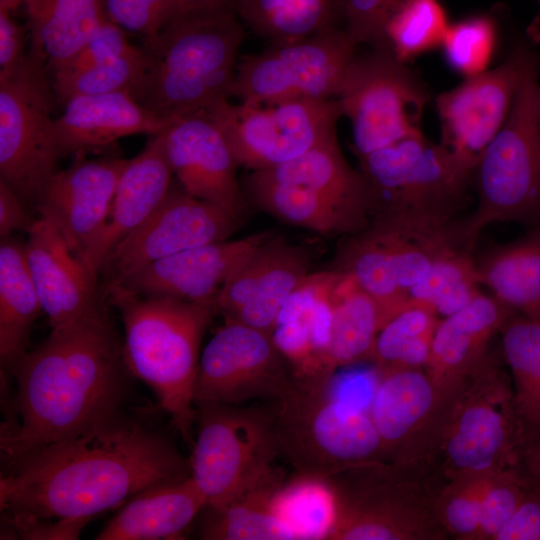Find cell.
<instances>
[{
	"label": "cell",
	"instance_id": "obj_1",
	"mask_svg": "<svg viewBox=\"0 0 540 540\" xmlns=\"http://www.w3.org/2000/svg\"><path fill=\"white\" fill-rule=\"evenodd\" d=\"M190 476V461L163 432L123 411L87 432L5 462L1 515L93 518L151 486Z\"/></svg>",
	"mask_w": 540,
	"mask_h": 540
},
{
	"label": "cell",
	"instance_id": "obj_2",
	"mask_svg": "<svg viewBox=\"0 0 540 540\" xmlns=\"http://www.w3.org/2000/svg\"><path fill=\"white\" fill-rule=\"evenodd\" d=\"M123 340L103 308L48 337L19 361L13 416L1 426L2 462L80 435L123 412Z\"/></svg>",
	"mask_w": 540,
	"mask_h": 540
},
{
	"label": "cell",
	"instance_id": "obj_3",
	"mask_svg": "<svg viewBox=\"0 0 540 540\" xmlns=\"http://www.w3.org/2000/svg\"><path fill=\"white\" fill-rule=\"evenodd\" d=\"M106 294L122 317L129 371L154 391L183 440L193 446L200 346L217 304L143 296L120 284L106 286Z\"/></svg>",
	"mask_w": 540,
	"mask_h": 540
},
{
	"label": "cell",
	"instance_id": "obj_4",
	"mask_svg": "<svg viewBox=\"0 0 540 540\" xmlns=\"http://www.w3.org/2000/svg\"><path fill=\"white\" fill-rule=\"evenodd\" d=\"M243 36L235 12L179 13L144 42L148 67L134 98L165 119L228 99Z\"/></svg>",
	"mask_w": 540,
	"mask_h": 540
},
{
	"label": "cell",
	"instance_id": "obj_5",
	"mask_svg": "<svg viewBox=\"0 0 540 540\" xmlns=\"http://www.w3.org/2000/svg\"><path fill=\"white\" fill-rule=\"evenodd\" d=\"M332 377L293 376L274 401L280 456L301 477L325 480L347 469L386 462L370 414L339 399Z\"/></svg>",
	"mask_w": 540,
	"mask_h": 540
},
{
	"label": "cell",
	"instance_id": "obj_6",
	"mask_svg": "<svg viewBox=\"0 0 540 540\" xmlns=\"http://www.w3.org/2000/svg\"><path fill=\"white\" fill-rule=\"evenodd\" d=\"M477 205L450 229L471 251L480 232L496 222L540 223V82L538 68L521 85L510 113L475 165Z\"/></svg>",
	"mask_w": 540,
	"mask_h": 540
},
{
	"label": "cell",
	"instance_id": "obj_7",
	"mask_svg": "<svg viewBox=\"0 0 540 540\" xmlns=\"http://www.w3.org/2000/svg\"><path fill=\"white\" fill-rule=\"evenodd\" d=\"M527 447L511 377L488 352L449 406L434 475L495 474L519 466Z\"/></svg>",
	"mask_w": 540,
	"mask_h": 540
},
{
	"label": "cell",
	"instance_id": "obj_8",
	"mask_svg": "<svg viewBox=\"0 0 540 540\" xmlns=\"http://www.w3.org/2000/svg\"><path fill=\"white\" fill-rule=\"evenodd\" d=\"M432 477L388 462L361 465L324 481L333 502L327 540H443Z\"/></svg>",
	"mask_w": 540,
	"mask_h": 540
},
{
	"label": "cell",
	"instance_id": "obj_9",
	"mask_svg": "<svg viewBox=\"0 0 540 540\" xmlns=\"http://www.w3.org/2000/svg\"><path fill=\"white\" fill-rule=\"evenodd\" d=\"M375 218L445 227L462 208L474 167L422 132L360 157Z\"/></svg>",
	"mask_w": 540,
	"mask_h": 540
},
{
	"label": "cell",
	"instance_id": "obj_10",
	"mask_svg": "<svg viewBox=\"0 0 540 540\" xmlns=\"http://www.w3.org/2000/svg\"><path fill=\"white\" fill-rule=\"evenodd\" d=\"M197 437L191 478L206 508H222L261 482L280 456L273 405L268 407L201 403L195 405Z\"/></svg>",
	"mask_w": 540,
	"mask_h": 540
},
{
	"label": "cell",
	"instance_id": "obj_11",
	"mask_svg": "<svg viewBox=\"0 0 540 540\" xmlns=\"http://www.w3.org/2000/svg\"><path fill=\"white\" fill-rule=\"evenodd\" d=\"M43 64L28 53L0 76V179L36 202L60 158L52 111L57 100Z\"/></svg>",
	"mask_w": 540,
	"mask_h": 540
},
{
	"label": "cell",
	"instance_id": "obj_12",
	"mask_svg": "<svg viewBox=\"0 0 540 540\" xmlns=\"http://www.w3.org/2000/svg\"><path fill=\"white\" fill-rule=\"evenodd\" d=\"M224 135L237 165L252 171L288 163L336 135L338 99L268 104L223 99L204 110Z\"/></svg>",
	"mask_w": 540,
	"mask_h": 540
},
{
	"label": "cell",
	"instance_id": "obj_13",
	"mask_svg": "<svg viewBox=\"0 0 540 540\" xmlns=\"http://www.w3.org/2000/svg\"><path fill=\"white\" fill-rule=\"evenodd\" d=\"M352 124L359 158L421 133L429 93L385 45L355 55L337 97Z\"/></svg>",
	"mask_w": 540,
	"mask_h": 540
},
{
	"label": "cell",
	"instance_id": "obj_14",
	"mask_svg": "<svg viewBox=\"0 0 540 540\" xmlns=\"http://www.w3.org/2000/svg\"><path fill=\"white\" fill-rule=\"evenodd\" d=\"M356 46L341 27L271 45L238 62L230 96L253 104L338 97Z\"/></svg>",
	"mask_w": 540,
	"mask_h": 540
},
{
	"label": "cell",
	"instance_id": "obj_15",
	"mask_svg": "<svg viewBox=\"0 0 540 540\" xmlns=\"http://www.w3.org/2000/svg\"><path fill=\"white\" fill-rule=\"evenodd\" d=\"M379 375L368 412L386 462L433 476L440 433L457 392H442L424 368L394 369Z\"/></svg>",
	"mask_w": 540,
	"mask_h": 540
},
{
	"label": "cell",
	"instance_id": "obj_16",
	"mask_svg": "<svg viewBox=\"0 0 540 540\" xmlns=\"http://www.w3.org/2000/svg\"><path fill=\"white\" fill-rule=\"evenodd\" d=\"M293 376L271 334L225 320L200 355L194 404L276 401Z\"/></svg>",
	"mask_w": 540,
	"mask_h": 540
},
{
	"label": "cell",
	"instance_id": "obj_17",
	"mask_svg": "<svg viewBox=\"0 0 540 540\" xmlns=\"http://www.w3.org/2000/svg\"><path fill=\"white\" fill-rule=\"evenodd\" d=\"M238 216L171 185L146 220L115 246L99 272L106 286L119 284L157 260L226 240L237 228Z\"/></svg>",
	"mask_w": 540,
	"mask_h": 540
},
{
	"label": "cell",
	"instance_id": "obj_18",
	"mask_svg": "<svg viewBox=\"0 0 540 540\" xmlns=\"http://www.w3.org/2000/svg\"><path fill=\"white\" fill-rule=\"evenodd\" d=\"M536 68L534 54L520 45L495 69L468 77L440 94L436 108L441 144L475 168L482 151L505 123L524 80Z\"/></svg>",
	"mask_w": 540,
	"mask_h": 540
},
{
	"label": "cell",
	"instance_id": "obj_19",
	"mask_svg": "<svg viewBox=\"0 0 540 540\" xmlns=\"http://www.w3.org/2000/svg\"><path fill=\"white\" fill-rule=\"evenodd\" d=\"M77 158L56 172L41 190L35 208L50 221L82 260L107 219L119 178L129 159ZM83 262V261H82Z\"/></svg>",
	"mask_w": 540,
	"mask_h": 540
},
{
	"label": "cell",
	"instance_id": "obj_20",
	"mask_svg": "<svg viewBox=\"0 0 540 540\" xmlns=\"http://www.w3.org/2000/svg\"><path fill=\"white\" fill-rule=\"evenodd\" d=\"M162 134L180 186L196 198L240 215L244 201L236 178L237 163L212 118L204 110L173 118Z\"/></svg>",
	"mask_w": 540,
	"mask_h": 540
},
{
	"label": "cell",
	"instance_id": "obj_21",
	"mask_svg": "<svg viewBox=\"0 0 540 540\" xmlns=\"http://www.w3.org/2000/svg\"><path fill=\"white\" fill-rule=\"evenodd\" d=\"M270 237L259 233L187 249L141 268L119 284L143 296L217 304L228 277Z\"/></svg>",
	"mask_w": 540,
	"mask_h": 540
},
{
	"label": "cell",
	"instance_id": "obj_22",
	"mask_svg": "<svg viewBox=\"0 0 540 540\" xmlns=\"http://www.w3.org/2000/svg\"><path fill=\"white\" fill-rule=\"evenodd\" d=\"M27 234L28 269L52 328L67 326L104 308L96 290L97 276L50 221L39 217Z\"/></svg>",
	"mask_w": 540,
	"mask_h": 540
},
{
	"label": "cell",
	"instance_id": "obj_23",
	"mask_svg": "<svg viewBox=\"0 0 540 540\" xmlns=\"http://www.w3.org/2000/svg\"><path fill=\"white\" fill-rule=\"evenodd\" d=\"M172 175L161 131L136 157L129 159L119 178L105 224L82 258L93 275L97 276L115 246L165 198Z\"/></svg>",
	"mask_w": 540,
	"mask_h": 540
},
{
	"label": "cell",
	"instance_id": "obj_24",
	"mask_svg": "<svg viewBox=\"0 0 540 540\" xmlns=\"http://www.w3.org/2000/svg\"><path fill=\"white\" fill-rule=\"evenodd\" d=\"M515 311L480 293L457 312L440 319L425 371L446 394L456 393L488 354V346Z\"/></svg>",
	"mask_w": 540,
	"mask_h": 540
},
{
	"label": "cell",
	"instance_id": "obj_25",
	"mask_svg": "<svg viewBox=\"0 0 540 540\" xmlns=\"http://www.w3.org/2000/svg\"><path fill=\"white\" fill-rule=\"evenodd\" d=\"M340 271L309 274L283 306L271 333L297 377H332L327 348L332 322V292Z\"/></svg>",
	"mask_w": 540,
	"mask_h": 540
},
{
	"label": "cell",
	"instance_id": "obj_26",
	"mask_svg": "<svg viewBox=\"0 0 540 540\" xmlns=\"http://www.w3.org/2000/svg\"><path fill=\"white\" fill-rule=\"evenodd\" d=\"M64 106L63 114L53 122L60 157L83 154L129 135H155L172 120L159 117L128 92L78 96Z\"/></svg>",
	"mask_w": 540,
	"mask_h": 540
},
{
	"label": "cell",
	"instance_id": "obj_27",
	"mask_svg": "<svg viewBox=\"0 0 540 540\" xmlns=\"http://www.w3.org/2000/svg\"><path fill=\"white\" fill-rule=\"evenodd\" d=\"M205 508V497L191 476L157 484L132 496L95 539H180Z\"/></svg>",
	"mask_w": 540,
	"mask_h": 540
},
{
	"label": "cell",
	"instance_id": "obj_28",
	"mask_svg": "<svg viewBox=\"0 0 540 540\" xmlns=\"http://www.w3.org/2000/svg\"><path fill=\"white\" fill-rule=\"evenodd\" d=\"M31 50L50 74L64 67L107 18L103 0H25Z\"/></svg>",
	"mask_w": 540,
	"mask_h": 540
},
{
	"label": "cell",
	"instance_id": "obj_29",
	"mask_svg": "<svg viewBox=\"0 0 540 540\" xmlns=\"http://www.w3.org/2000/svg\"><path fill=\"white\" fill-rule=\"evenodd\" d=\"M259 171L317 192L366 228L372 212L370 191L362 172L346 161L336 135L288 163Z\"/></svg>",
	"mask_w": 540,
	"mask_h": 540
},
{
	"label": "cell",
	"instance_id": "obj_30",
	"mask_svg": "<svg viewBox=\"0 0 540 540\" xmlns=\"http://www.w3.org/2000/svg\"><path fill=\"white\" fill-rule=\"evenodd\" d=\"M285 473L275 467L261 482L222 508H206L199 536L205 540H297L280 496Z\"/></svg>",
	"mask_w": 540,
	"mask_h": 540
},
{
	"label": "cell",
	"instance_id": "obj_31",
	"mask_svg": "<svg viewBox=\"0 0 540 540\" xmlns=\"http://www.w3.org/2000/svg\"><path fill=\"white\" fill-rule=\"evenodd\" d=\"M42 310L28 269L25 243L11 235L0 242L1 372L12 373L28 352L31 327Z\"/></svg>",
	"mask_w": 540,
	"mask_h": 540
},
{
	"label": "cell",
	"instance_id": "obj_32",
	"mask_svg": "<svg viewBox=\"0 0 540 540\" xmlns=\"http://www.w3.org/2000/svg\"><path fill=\"white\" fill-rule=\"evenodd\" d=\"M476 263L481 284L492 296L515 312L540 319V223Z\"/></svg>",
	"mask_w": 540,
	"mask_h": 540
},
{
	"label": "cell",
	"instance_id": "obj_33",
	"mask_svg": "<svg viewBox=\"0 0 540 540\" xmlns=\"http://www.w3.org/2000/svg\"><path fill=\"white\" fill-rule=\"evenodd\" d=\"M236 14L271 45L340 28L345 0H237Z\"/></svg>",
	"mask_w": 540,
	"mask_h": 540
},
{
	"label": "cell",
	"instance_id": "obj_34",
	"mask_svg": "<svg viewBox=\"0 0 540 540\" xmlns=\"http://www.w3.org/2000/svg\"><path fill=\"white\" fill-rule=\"evenodd\" d=\"M382 327L379 307L348 274L340 275L332 292V322L327 348L331 373L337 368L372 360Z\"/></svg>",
	"mask_w": 540,
	"mask_h": 540
},
{
	"label": "cell",
	"instance_id": "obj_35",
	"mask_svg": "<svg viewBox=\"0 0 540 540\" xmlns=\"http://www.w3.org/2000/svg\"><path fill=\"white\" fill-rule=\"evenodd\" d=\"M246 186L260 208L286 223L325 235L364 229L326 198L302 185L274 180L261 171H253Z\"/></svg>",
	"mask_w": 540,
	"mask_h": 540
},
{
	"label": "cell",
	"instance_id": "obj_36",
	"mask_svg": "<svg viewBox=\"0 0 540 540\" xmlns=\"http://www.w3.org/2000/svg\"><path fill=\"white\" fill-rule=\"evenodd\" d=\"M500 333L528 446L540 431V319L514 314Z\"/></svg>",
	"mask_w": 540,
	"mask_h": 540
},
{
	"label": "cell",
	"instance_id": "obj_37",
	"mask_svg": "<svg viewBox=\"0 0 540 540\" xmlns=\"http://www.w3.org/2000/svg\"><path fill=\"white\" fill-rule=\"evenodd\" d=\"M364 230L345 245L340 271L351 276L375 300L383 327L411 303L398 283L390 252L380 231L374 225Z\"/></svg>",
	"mask_w": 540,
	"mask_h": 540
},
{
	"label": "cell",
	"instance_id": "obj_38",
	"mask_svg": "<svg viewBox=\"0 0 540 540\" xmlns=\"http://www.w3.org/2000/svg\"><path fill=\"white\" fill-rule=\"evenodd\" d=\"M440 319L432 309L410 304L380 329L372 361L378 372L425 368Z\"/></svg>",
	"mask_w": 540,
	"mask_h": 540
},
{
	"label": "cell",
	"instance_id": "obj_39",
	"mask_svg": "<svg viewBox=\"0 0 540 540\" xmlns=\"http://www.w3.org/2000/svg\"><path fill=\"white\" fill-rule=\"evenodd\" d=\"M477 263L466 248H456L440 258L427 276L409 293L410 303L432 309L447 317L475 299L480 293Z\"/></svg>",
	"mask_w": 540,
	"mask_h": 540
},
{
	"label": "cell",
	"instance_id": "obj_40",
	"mask_svg": "<svg viewBox=\"0 0 540 540\" xmlns=\"http://www.w3.org/2000/svg\"><path fill=\"white\" fill-rule=\"evenodd\" d=\"M148 67L144 47L71 73H55L51 85L56 99L63 105L78 96L128 92L133 97Z\"/></svg>",
	"mask_w": 540,
	"mask_h": 540
},
{
	"label": "cell",
	"instance_id": "obj_41",
	"mask_svg": "<svg viewBox=\"0 0 540 540\" xmlns=\"http://www.w3.org/2000/svg\"><path fill=\"white\" fill-rule=\"evenodd\" d=\"M310 260L301 247L288 244L284 254L250 299L226 319L272 333L288 298L309 275Z\"/></svg>",
	"mask_w": 540,
	"mask_h": 540
},
{
	"label": "cell",
	"instance_id": "obj_42",
	"mask_svg": "<svg viewBox=\"0 0 540 540\" xmlns=\"http://www.w3.org/2000/svg\"><path fill=\"white\" fill-rule=\"evenodd\" d=\"M448 27L439 0H404L385 24L382 45L406 63L442 45Z\"/></svg>",
	"mask_w": 540,
	"mask_h": 540
},
{
	"label": "cell",
	"instance_id": "obj_43",
	"mask_svg": "<svg viewBox=\"0 0 540 540\" xmlns=\"http://www.w3.org/2000/svg\"><path fill=\"white\" fill-rule=\"evenodd\" d=\"M490 475H460L442 481L438 486L437 512L449 536L474 540L482 498Z\"/></svg>",
	"mask_w": 540,
	"mask_h": 540
},
{
	"label": "cell",
	"instance_id": "obj_44",
	"mask_svg": "<svg viewBox=\"0 0 540 540\" xmlns=\"http://www.w3.org/2000/svg\"><path fill=\"white\" fill-rule=\"evenodd\" d=\"M496 38L493 21L478 16L449 25L441 46L449 66L471 77L486 71Z\"/></svg>",
	"mask_w": 540,
	"mask_h": 540
},
{
	"label": "cell",
	"instance_id": "obj_45",
	"mask_svg": "<svg viewBox=\"0 0 540 540\" xmlns=\"http://www.w3.org/2000/svg\"><path fill=\"white\" fill-rule=\"evenodd\" d=\"M530 480L521 466L491 474L482 498L474 540H495L518 508Z\"/></svg>",
	"mask_w": 540,
	"mask_h": 540
},
{
	"label": "cell",
	"instance_id": "obj_46",
	"mask_svg": "<svg viewBox=\"0 0 540 540\" xmlns=\"http://www.w3.org/2000/svg\"><path fill=\"white\" fill-rule=\"evenodd\" d=\"M287 246L284 240L271 236L232 272L217 299L218 311L225 319L232 317L250 299Z\"/></svg>",
	"mask_w": 540,
	"mask_h": 540
},
{
	"label": "cell",
	"instance_id": "obj_47",
	"mask_svg": "<svg viewBox=\"0 0 540 540\" xmlns=\"http://www.w3.org/2000/svg\"><path fill=\"white\" fill-rule=\"evenodd\" d=\"M107 18L124 30L151 41L173 17L182 12L178 0H103Z\"/></svg>",
	"mask_w": 540,
	"mask_h": 540
},
{
	"label": "cell",
	"instance_id": "obj_48",
	"mask_svg": "<svg viewBox=\"0 0 540 540\" xmlns=\"http://www.w3.org/2000/svg\"><path fill=\"white\" fill-rule=\"evenodd\" d=\"M404 0H345V30L359 44L381 46L385 24Z\"/></svg>",
	"mask_w": 540,
	"mask_h": 540
},
{
	"label": "cell",
	"instance_id": "obj_49",
	"mask_svg": "<svg viewBox=\"0 0 540 540\" xmlns=\"http://www.w3.org/2000/svg\"><path fill=\"white\" fill-rule=\"evenodd\" d=\"M134 47L128 41L124 29L107 20L84 47L64 67L53 74L71 73L94 66L119 57Z\"/></svg>",
	"mask_w": 540,
	"mask_h": 540
},
{
	"label": "cell",
	"instance_id": "obj_50",
	"mask_svg": "<svg viewBox=\"0 0 540 540\" xmlns=\"http://www.w3.org/2000/svg\"><path fill=\"white\" fill-rule=\"evenodd\" d=\"M2 518V517H1ZM92 518L65 519H12L2 518L1 539H44L71 540L78 539L81 530Z\"/></svg>",
	"mask_w": 540,
	"mask_h": 540
},
{
	"label": "cell",
	"instance_id": "obj_51",
	"mask_svg": "<svg viewBox=\"0 0 540 540\" xmlns=\"http://www.w3.org/2000/svg\"><path fill=\"white\" fill-rule=\"evenodd\" d=\"M495 540H540V487L530 485L518 508Z\"/></svg>",
	"mask_w": 540,
	"mask_h": 540
},
{
	"label": "cell",
	"instance_id": "obj_52",
	"mask_svg": "<svg viewBox=\"0 0 540 540\" xmlns=\"http://www.w3.org/2000/svg\"><path fill=\"white\" fill-rule=\"evenodd\" d=\"M34 222L35 219L28 214L25 203L0 179V236H9L19 230L28 231Z\"/></svg>",
	"mask_w": 540,
	"mask_h": 540
},
{
	"label": "cell",
	"instance_id": "obj_53",
	"mask_svg": "<svg viewBox=\"0 0 540 540\" xmlns=\"http://www.w3.org/2000/svg\"><path fill=\"white\" fill-rule=\"evenodd\" d=\"M25 55L22 29L10 12L0 10V76L14 69Z\"/></svg>",
	"mask_w": 540,
	"mask_h": 540
},
{
	"label": "cell",
	"instance_id": "obj_54",
	"mask_svg": "<svg viewBox=\"0 0 540 540\" xmlns=\"http://www.w3.org/2000/svg\"><path fill=\"white\" fill-rule=\"evenodd\" d=\"M520 466L529 480L540 487V431L528 444Z\"/></svg>",
	"mask_w": 540,
	"mask_h": 540
},
{
	"label": "cell",
	"instance_id": "obj_55",
	"mask_svg": "<svg viewBox=\"0 0 540 540\" xmlns=\"http://www.w3.org/2000/svg\"><path fill=\"white\" fill-rule=\"evenodd\" d=\"M182 12L231 11L236 13L237 0H178Z\"/></svg>",
	"mask_w": 540,
	"mask_h": 540
},
{
	"label": "cell",
	"instance_id": "obj_56",
	"mask_svg": "<svg viewBox=\"0 0 540 540\" xmlns=\"http://www.w3.org/2000/svg\"><path fill=\"white\" fill-rule=\"evenodd\" d=\"M24 2L25 0H0V10L11 12Z\"/></svg>",
	"mask_w": 540,
	"mask_h": 540
}]
</instances>
